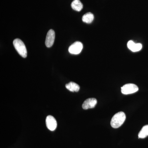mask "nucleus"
Listing matches in <instances>:
<instances>
[{"instance_id": "2", "label": "nucleus", "mask_w": 148, "mask_h": 148, "mask_svg": "<svg viewBox=\"0 0 148 148\" xmlns=\"http://www.w3.org/2000/svg\"><path fill=\"white\" fill-rule=\"evenodd\" d=\"M13 45L19 55L23 58H26L27 56V48L24 43L19 39H16L14 40Z\"/></svg>"}, {"instance_id": "4", "label": "nucleus", "mask_w": 148, "mask_h": 148, "mask_svg": "<svg viewBox=\"0 0 148 148\" xmlns=\"http://www.w3.org/2000/svg\"><path fill=\"white\" fill-rule=\"evenodd\" d=\"M83 47V46L82 43L78 41L75 42L70 46L69 51V52L71 54H79L81 52Z\"/></svg>"}, {"instance_id": "1", "label": "nucleus", "mask_w": 148, "mask_h": 148, "mask_svg": "<svg viewBox=\"0 0 148 148\" xmlns=\"http://www.w3.org/2000/svg\"><path fill=\"white\" fill-rule=\"evenodd\" d=\"M125 119L126 116L123 112H119L112 118L110 122L111 126L114 128H119L124 123Z\"/></svg>"}, {"instance_id": "8", "label": "nucleus", "mask_w": 148, "mask_h": 148, "mask_svg": "<svg viewBox=\"0 0 148 148\" xmlns=\"http://www.w3.org/2000/svg\"><path fill=\"white\" fill-rule=\"evenodd\" d=\"M127 47L132 52H137L141 50L143 47L140 43H135L133 41L130 40L127 43Z\"/></svg>"}, {"instance_id": "5", "label": "nucleus", "mask_w": 148, "mask_h": 148, "mask_svg": "<svg viewBox=\"0 0 148 148\" xmlns=\"http://www.w3.org/2000/svg\"><path fill=\"white\" fill-rule=\"evenodd\" d=\"M46 124L48 129L51 131H53L57 127V123L56 120L52 116H48L46 119Z\"/></svg>"}, {"instance_id": "11", "label": "nucleus", "mask_w": 148, "mask_h": 148, "mask_svg": "<svg viewBox=\"0 0 148 148\" xmlns=\"http://www.w3.org/2000/svg\"><path fill=\"white\" fill-rule=\"evenodd\" d=\"M94 16L93 14L91 12H88L82 16V21L85 23H87V24H90L92 23V21H93Z\"/></svg>"}, {"instance_id": "3", "label": "nucleus", "mask_w": 148, "mask_h": 148, "mask_svg": "<svg viewBox=\"0 0 148 148\" xmlns=\"http://www.w3.org/2000/svg\"><path fill=\"white\" fill-rule=\"evenodd\" d=\"M138 90V86L133 84H127L124 85L121 88V92L125 95L135 93Z\"/></svg>"}, {"instance_id": "9", "label": "nucleus", "mask_w": 148, "mask_h": 148, "mask_svg": "<svg viewBox=\"0 0 148 148\" xmlns=\"http://www.w3.org/2000/svg\"><path fill=\"white\" fill-rule=\"evenodd\" d=\"M66 87L71 92H78L80 89L79 85L73 82H70L67 84L66 85Z\"/></svg>"}, {"instance_id": "6", "label": "nucleus", "mask_w": 148, "mask_h": 148, "mask_svg": "<svg viewBox=\"0 0 148 148\" xmlns=\"http://www.w3.org/2000/svg\"><path fill=\"white\" fill-rule=\"evenodd\" d=\"M55 32L52 29H50L48 32L45 40V45L47 47H52L55 40Z\"/></svg>"}, {"instance_id": "10", "label": "nucleus", "mask_w": 148, "mask_h": 148, "mask_svg": "<svg viewBox=\"0 0 148 148\" xmlns=\"http://www.w3.org/2000/svg\"><path fill=\"white\" fill-rule=\"evenodd\" d=\"M71 5L72 8L74 10L78 12L82 10L83 7L82 3L79 0H74L72 3Z\"/></svg>"}, {"instance_id": "7", "label": "nucleus", "mask_w": 148, "mask_h": 148, "mask_svg": "<svg viewBox=\"0 0 148 148\" xmlns=\"http://www.w3.org/2000/svg\"><path fill=\"white\" fill-rule=\"evenodd\" d=\"M97 101L95 98H90L86 99L83 103L82 107L84 110L93 108L96 106Z\"/></svg>"}, {"instance_id": "12", "label": "nucleus", "mask_w": 148, "mask_h": 148, "mask_svg": "<svg viewBox=\"0 0 148 148\" xmlns=\"http://www.w3.org/2000/svg\"><path fill=\"white\" fill-rule=\"evenodd\" d=\"M148 136V125L143 126L142 129L140 130L138 138L144 139Z\"/></svg>"}]
</instances>
